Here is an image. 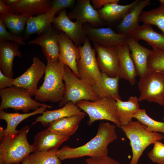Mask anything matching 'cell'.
<instances>
[{
  "mask_svg": "<svg viewBox=\"0 0 164 164\" xmlns=\"http://www.w3.org/2000/svg\"><path fill=\"white\" fill-rule=\"evenodd\" d=\"M30 128L26 125L15 135H0V164H20L27 156L35 152L27 139Z\"/></svg>",
  "mask_w": 164,
  "mask_h": 164,
  "instance_id": "cell-3",
  "label": "cell"
},
{
  "mask_svg": "<svg viewBox=\"0 0 164 164\" xmlns=\"http://www.w3.org/2000/svg\"><path fill=\"white\" fill-rule=\"evenodd\" d=\"M90 0H78L74 8L67 14L70 20L75 19L83 24L90 23L93 26H101L105 22L100 19L98 11L95 9Z\"/></svg>",
  "mask_w": 164,
  "mask_h": 164,
  "instance_id": "cell-16",
  "label": "cell"
},
{
  "mask_svg": "<svg viewBox=\"0 0 164 164\" xmlns=\"http://www.w3.org/2000/svg\"><path fill=\"white\" fill-rule=\"evenodd\" d=\"M14 81V79L6 76L0 70V90L12 87Z\"/></svg>",
  "mask_w": 164,
  "mask_h": 164,
  "instance_id": "cell-40",
  "label": "cell"
},
{
  "mask_svg": "<svg viewBox=\"0 0 164 164\" xmlns=\"http://www.w3.org/2000/svg\"><path fill=\"white\" fill-rule=\"evenodd\" d=\"M22 36L15 35L9 32L2 20L0 19V41L15 42L19 45H25L26 42Z\"/></svg>",
  "mask_w": 164,
  "mask_h": 164,
  "instance_id": "cell-37",
  "label": "cell"
},
{
  "mask_svg": "<svg viewBox=\"0 0 164 164\" xmlns=\"http://www.w3.org/2000/svg\"><path fill=\"white\" fill-rule=\"evenodd\" d=\"M19 45L9 41H0V68L6 76L13 79V63L16 56L21 58Z\"/></svg>",
  "mask_w": 164,
  "mask_h": 164,
  "instance_id": "cell-18",
  "label": "cell"
},
{
  "mask_svg": "<svg viewBox=\"0 0 164 164\" xmlns=\"http://www.w3.org/2000/svg\"><path fill=\"white\" fill-rule=\"evenodd\" d=\"M127 36L132 37L138 40L145 41L152 47V50L164 51V36L155 31L151 25L143 23Z\"/></svg>",
  "mask_w": 164,
  "mask_h": 164,
  "instance_id": "cell-23",
  "label": "cell"
},
{
  "mask_svg": "<svg viewBox=\"0 0 164 164\" xmlns=\"http://www.w3.org/2000/svg\"><path fill=\"white\" fill-rule=\"evenodd\" d=\"M87 114L85 112L81 111L75 104L69 101L60 108L53 110H46L41 115L35 119L32 125L40 122L42 125L45 127L52 121L61 118L73 115L86 116Z\"/></svg>",
  "mask_w": 164,
  "mask_h": 164,
  "instance_id": "cell-20",
  "label": "cell"
},
{
  "mask_svg": "<svg viewBox=\"0 0 164 164\" xmlns=\"http://www.w3.org/2000/svg\"><path fill=\"white\" fill-rule=\"evenodd\" d=\"M53 23L54 28L64 32L77 46L84 43L87 37L83 27L84 24L78 21H71L67 16L66 9L58 13Z\"/></svg>",
  "mask_w": 164,
  "mask_h": 164,
  "instance_id": "cell-11",
  "label": "cell"
},
{
  "mask_svg": "<svg viewBox=\"0 0 164 164\" xmlns=\"http://www.w3.org/2000/svg\"><path fill=\"white\" fill-rule=\"evenodd\" d=\"M76 104L87 114V124L91 126L97 120H106L114 123L118 127L121 125L116 112V101L110 98H99L95 101L81 100Z\"/></svg>",
  "mask_w": 164,
  "mask_h": 164,
  "instance_id": "cell-7",
  "label": "cell"
},
{
  "mask_svg": "<svg viewBox=\"0 0 164 164\" xmlns=\"http://www.w3.org/2000/svg\"><path fill=\"white\" fill-rule=\"evenodd\" d=\"M46 108L45 107L42 106L36 111L23 114L9 113L5 112L4 110H0V119L5 121L7 124V126L5 129L2 127H0V135H12L17 134L19 132V130L16 128L21 122L31 116L42 114Z\"/></svg>",
  "mask_w": 164,
  "mask_h": 164,
  "instance_id": "cell-24",
  "label": "cell"
},
{
  "mask_svg": "<svg viewBox=\"0 0 164 164\" xmlns=\"http://www.w3.org/2000/svg\"><path fill=\"white\" fill-rule=\"evenodd\" d=\"M138 121L146 127L147 129L151 132H160L164 134V122L156 121L150 117L146 112L145 109H140L133 116Z\"/></svg>",
  "mask_w": 164,
  "mask_h": 164,
  "instance_id": "cell-34",
  "label": "cell"
},
{
  "mask_svg": "<svg viewBox=\"0 0 164 164\" xmlns=\"http://www.w3.org/2000/svg\"></svg>",
  "mask_w": 164,
  "mask_h": 164,
  "instance_id": "cell-48",
  "label": "cell"
},
{
  "mask_svg": "<svg viewBox=\"0 0 164 164\" xmlns=\"http://www.w3.org/2000/svg\"><path fill=\"white\" fill-rule=\"evenodd\" d=\"M58 150L36 151L29 155L31 164H61L56 155Z\"/></svg>",
  "mask_w": 164,
  "mask_h": 164,
  "instance_id": "cell-33",
  "label": "cell"
},
{
  "mask_svg": "<svg viewBox=\"0 0 164 164\" xmlns=\"http://www.w3.org/2000/svg\"><path fill=\"white\" fill-rule=\"evenodd\" d=\"M85 116L73 115L61 118L50 123L47 129L56 135L70 137L77 130Z\"/></svg>",
  "mask_w": 164,
  "mask_h": 164,
  "instance_id": "cell-28",
  "label": "cell"
},
{
  "mask_svg": "<svg viewBox=\"0 0 164 164\" xmlns=\"http://www.w3.org/2000/svg\"><path fill=\"white\" fill-rule=\"evenodd\" d=\"M116 101V112L121 125H127L132 121L133 115L140 109L138 98L136 96H131L128 101Z\"/></svg>",
  "mask_w": 164,
  "mask_h": 164,
  "instance_id": "cell-30",
  "label": "cell"
},
{
  "mask_svg": "<svg viewBox=\"0 0 164 164\" xmlns=\"http://www.w3.org/2000/svg\"><path fill=\"white\" fill-rule=\"evenodd\" d=\"M60 31L51 25L37 37L29 41L28 44L40 46L47 61H58L60 51L59 38Z\"/></svg>",
  "mask_w": 164,
  "mask_h": 164,
  "instance_id": "cell-12",
  "label": "cell"
},
{
  "mask_svg": "<svg viewBox=\"0 0 164 164\" xmlns=\"http://www.w3.org/2000/svg\"><path fill=\"white\" fill-rule=\"evenodd\" d=\"M83 27L90 41L102 46L118 47L126 44L127 36L116 33L109 27L96 28L86 23Z\"/></svg>",
  "mask_w": 164,
  "mask_h": 164,
  "instance_id": "cell-10",
  "label": "cell"
},
{
  "mask_svg": "<svg viewBox=\"0 0 164 164\" xmlns=\"http://www.w3.org/2000/svg\"><path fill=\"white\" fill-rule=\"evenodd\" d=\"M139 101L146 100L164 106V72L149 70L140 77Z\"/></svg>",
  "mask_w": 164,
  "mask_h": 164,
  "instance_id": "cell-9",
  "label": "cell"
},
{
  "mask_svg": "<svg viewBox=\"0 0 164 164\" xmlns=\"http://www.w3.org/2000/svg\"><path fill=\"white\" fill-rule=\"evenodd\" d=\"M11 164H16V163H12Z\"/></svg>",
  "mask_w": 164,
  "mask_h": 164,
  "instance_id": "cell-47",
  "label": "cell"
},
{
  "mask_svg": "<svg viewBox=\"0 0 164 164\" xmlns=\"http://www.w3.org/2000/svg\"><path fill=\"white\" fill-rule=\"evenodd\" d=\"M120 79L118 76L111 77L105 73H101L100 83L91 85L92 89L99 99L110 98L122 100L119 93Z\"/></svg>",
  "mask_w": 164,
  "mask_h": 164,
  "instance_id": "cell-26",
  "label": "cell"
},
{
  "mask_svg": "<svg viewBox=\"0 0 164 164\" xmlns=\"http://www.w3.org/2000/svg\"><path fill=\"white\" fill-rule=\"evenodd\" d=\"M119 0H92V3L94 8L96 9H100L102 6L110 3H118Z\"/></svg>",
  "mask_w": 164,
  "mask_h": 164,
  "instance_id": "cell-41",
  "label": "cell"
},
{
  "mask_svg": "<svg viewBox=\"0 0 164 164\" xmlns=\"http://www.w3.org/2000/svg\"><path fill=\"white\" fill-rule=\"evenodd\" d=\"M120 128L129 139L132 148V157L128 164H138L139 159L147 147L164 139L163 135L148 131L145 125L138 121H132Z\"/></svg>",
  "mask_w": 164,
  "mask_h": 164,
  "instance_id": "cell-4",
  "label": "cell"
},
{
  "mask_svg": "<svg viewBox=\"0 0 164 164\" xmlns=\"http://www.w3.org/2000/svg\"><path fill=\"white\" fill-rule=\"evenodd\" d=\"M163 121H164V117H163Z\"/></svg>",
  "mask_w": 164,
  "mask_h": 164,
  "instance_id": "cell-46",
  "label": "cell"
},
{
  "mask_svg": "<svg viewBox=\"0 0 164 164\" xmlns=\"http://www.w3.org/2000/svg\"><path fill=\"white\" fill-rule=\"evenodd\" d=\"M93 44L97 53L96 60L101 72L111 77L118 76L120 63L117 47H104L94 43Z\"/></svg>",
  "mask_w": 164,
  "mask_h": 164,
  "instance_id": "cell-13",
  "label": "cell"
},
{
  "mask_svg": "<svg viewBox=\"0 0 164 164\" xmlns=\"http://www.w3.org/2000/svg\"><path fill=\"white\" fill-rule=\"evenodd\" d=\"M153 144V149L147 154L149 158L154 163L164 164V144L158 141Z\"/></svg>",
  "mask_w": 164,
  "mask_h": 164,
  "instance_id": "cell-36",
  "label": "cell"
},
{
  "mask_svg": "<svg viewBox=\"0 0 164 164\" xmlns=\"http://www.w3.org/2000/svg\"><path fill=\"white\" fill-rule=\"evenodd\" d=\"M87 164H122L108 155L90 157L85 159Z\"/></svg>",
  "mask_w": 164,
  "mask_h": 164,
  "instance_id": "cell-39",
  "label": "cell"
},
{
  "mask_svg": "<svg viewBox=\"0 0 164 164\" xmlns=\"http://www.w3.org/2000/svg\"><path fill=\"white\" fill-rule=\"evenodd\" d=\"M70 137L55 134L47 129L38 133L32 144L35 151L58 150V148Z\"/></svg>",
  "mask_w": 164,
  "mask_h": 164,
  "instance_id": "cell-22",
  "label": "cell"
},
{
  "mask_svg": "<svg viewBox=\"0 0 164 164\" xmlns=\"http://www.w3.org/2000/svg\"><path fill=\"white\" fill-rule=\"evenodd\" d=\"M30 67L21 75L14 79V86L27 89L32 96L36 92L37 85L45 73L46 66L39 59L34 56Z\"/></svg>",
  "mask_w": 164,
  "mask_h": 164,
  "instance_id": "cell-14",
  "label": "cell"
},
{
  "mask_svg": "<svg viewBox=\"0 0 164 164\" xmlns=\"http://www.w3.org/2000/svg\"><path fill=\"white\" fill-rule=\"evenodd\" d=\"M52 2L50 0H18L15 5L7 7L12 14H23L30 17L51 10Z\"/></svg>",
  "mask_w": 164,
  "mask_h": 164,
  "instance_id": "cell-17",
  "label": "cell"
},
{
  "mask_svg": "<svg viewBox=\"0 0 164 164\" xmlns=\"http://www.w3.org/2000/svg\"><path fill=\"white\" fill-rule=\"evenodd\" d=\"M149 70L164 72V51L152 50L148 59Z\"/></svg>",
  "mask_w": 164,
  "mask_h": 164,
  "instance_id": "cell-35",
  "label": "cell"
},
{
  "mask_svg": "<svg viewBox=\"0 0 164 164\" xmlns=\"http://www.w3.org/2000/svg\"><path fill=\"white\" fill-rule=\"evenodd\" d=\"M138 41L132 37L127 36L126 43L131 52L132 58L138 75L140 77L149 70L148 59L152 50L141 45Z\"/></svg>",
  "mask_w": 164,
  "mask_h": 164,
  "instance_id": "cell-19",
  "label": "cell"
},
{
  "mask_svg": "<svg viewBox=\"0 0 164 164\" xmlns=\"http://www.w3.org/2000/svg\"><path fill=\"white\" fill-rule=\"evenodd\" d=\"M4 4L7 7H10L16 4L18 0H2Z\"/></svg>",
  "mask_w": 164,
  "mask_h": 164,
  "instance_id": "cell-43",
  "label": "cell"
},
{
  "mask_svg": "<svg viewBox=\"0 0 164 164\" xmlns=\"http://www.w3.org/2000/svg\"><path fill=\"white\" fill-rule=\"evenodd\" d=\"M63 81L65 91L62 100L59 102V107H63L71 101L75 104L81 100L95 101L99 98L93 91L91 85L84 82L77 77L70 68L64 65Z\"/></svg>",
  "mask_w": 164,
  "mask_h": 164,
  "instance_id": "cell-6",
  "label": "cell"
},
{
  "mask_svg": "<svg viewBox=\"0 0 164 164\" xmlns=\"http://www.w3.org/2000/svg\"><path fill=\"white\" fill-rule=\"evenodd\" d=\"M115 128L114 125L101 122L97 134L91 140L76 148L64 146L57 150V155L61 161L85 156L96 157L108 155V146L118 138Z\"/></svg>",
  "mask_w": 164,
  "mask_h": 164,
  "instance_id": "cell-1",
  "label": "cell"
},
{
  "mask_svg": "<svg viewBox=\"0 0 164 164\" xmlns=\"http://www.w3.org/2000/svg\"><path fill=\"white\" fill-rule=\"evenodd\" d=\"M78 48L80 56L77 67L80 78L91 85L100 84L101 73L97 64L96 50L92 48L90 40L87 37L84 43Z\"/></svg>",
  "mask_w": 164,
  "mask_h": 164,
  "instance_id": "cell-8",
  "label": "cell"
},
{
  "mask_svg": "<svg viewBox=\"0 0 164 164\" xmlns=\"http://www.w3.org/2000/svg\"><path fill=\"white\" fill-rule=\"evenodd\" d=\"M55 15L51 10L45 13L29 17L23 34L24 40L29 38L32 34L39 35L46 30L53 23Z\"/></svg>",
  "mask_w": 164,
  "mask_h": 164,
  "instance_id": "cell-27",
  "label": "cell"
},
{
  "mask_svg": "<svg viewBox=\"0 0 164 164\" xmlns=\"http://www.w3.org/2000/svg\"><path fill=\"white\" fill-rule=\"evenodd\" d=\"M116 47L119 59L118 76L120 78L125 79L131 85L133 86L135 84L138 73L130 53V49L127 44Z\"/></svg>",
  "mask_w": 164,
  "mask_h": 164,
  "instance_id": "cell-21",
  "label": "cell"
},
{
  "mask_svg": "<svg viewBox=\"0 0 164 164\" xmlns=\"http://www.w3.org/2000/svg\"><path fill=\"white\" fill-rule=\"evenodd\" d=\"M140 0H135L127 5L112 3L104 5L98 11L100 19L105 23H112L121 19L130 12Z\"/></svg>",
  "mask_w": 164,
  "mask_h": 164,
  "instance_id": "cell-25",
  "label": "cell"
},
{
  "mask_svg": "<svg viewBox=\"0 0 164 164\" xmlns=\"http://www.w3.org/2000/svg\"><path fill=\"white\" fill-rule=\"evenodd\" d=\"M64 65L59 60L47 61L43 82L35 95L36 100L42 102H60L64 96Z\"/></svg>",
  "mask_w": 164,
  "mask_h": 164,
  "instance_id": "cell-2",
  "label": "cell"
},
{
  "mask_svg": "<svg viewBox=\"0 0 164 164\" xmlns=\"http://www.w3.org/2000/svg\"><path fill=\"white\" fill-rule=\"evenodd\" d=\"M139 20L144 24L157 26L164 36V4L160 3L158 8L149 11H143Z\"/></svg>",
  "mask_w": 164,
  "mask_h": 164,
  "instance_id": "cell-32",
  "label": "cell"
},
{
  "mask_svg": "<svg viewBox=\"0 0 164 164\" xmlns=\"http://www.w3.org/2000/svg\"><path fill=\"white\" fill-rule=\"evenodd\" d=\"M75 0H54L52 1L51 11L55 14L67 8H71L74 5Z\"/></svg>",
  "mask_w": 164,
  "mask_h": 164,
  "instance_id": "cell-38",
  "label": "cell"
},
{
  "mask_svg": "<svg viewBox=\"0 0 164 164\" xmlns=\"http://www.w3.org/2000/svg\"><path fill=\"white\" fill-rule=\"evenodd\" d=\"M160 3L164 4V0H159Z\"/></svg>",
  "mask_w": 164,
  "mask_h": 164,
  "instance_id": "cell-45",
  "label": "cell"
},
{
  "mask_svg": "<svg viewBox=\"0 0 164 164\" xmlns=\"http://www.w3.org/2000/svg\"><path fill=\"white\" fill-rule=\"evenodd\" d=\"M151 4L150 0H140L137 5L126 15L117 28L120 33L127 36L140 26L139 16L143 9Z\"/></svg>",
  "mask_w": 164,
  "mask_h": 164,
  "instance_id": "cell-29",
  "label": "cell"
},
{
  "mask_svg": "<svg viewBox=\"0 0 164 164\" xmlns=\"http://www.w3.org/2000/svg\"><path fill=\"white\" fill-rule=\"evenodd\" d=\"M9 12L7 7L4 4L2 0H0V14L3 15Z\"/></svg>",
  "mask_w": 164,
  "mask_h": 164,
  "instance_id": "cell-42",
  "label": "cell"
},
{
  "mask_svg": "<svg viewBox=\"0 0 164 164\" xmlns=\"http://www.w3.org/2000/svg\"><path fill=\"white\" fill-rule=\"evenodd\" d=\"M0 110L11 108L15 111L22 110L24 113H27L30 110L36 111L42 106L52 108L50 105L32 99L27 89L15 86L0 90Z\"/></svg>",
  "mask_w": 164,
  "mask_h": 164,
  "instance_id": "cell-5",
  "label": "cell"
},
{
  "mask_svg": "<svg viewBox=\"0 0 164 164\" xmlns=\"http://www.w3.org/2000/svg\"><path fill=\"white\" fill-rule=\"evenodd\" d=\"M60 53L58 60L62 63L68 66L74 74L80 78L77 67V61L80 58L78 47L63 32L60 31L59 38Z\"/></svg>",
  "mask_w": 164,
  "mask_h": 164,
  "instance_id": "cell-15",
  "label": "cell"
},
{
  "mask_svg": "<svg viewBox=\"0 0 164 164\" xmlns=\"http://www.w3.org/2000/svg\"><path fill=\"white\" fill-rule=\"evenodd\" d=\"M29 17L26 15L15 14L10 12L5 14L0 15V19L10 32L21 36L25 31L27 21Z\"/></svg>",
  "mask_w": 164,
  "mask_h": 164,
  "instance_id": "cell-31",
  "label": "cell"
},
{
  "mask_svg": "<svg viewBox=\"0 0 164 164\" xmlns=\"http://www.w3.org/2000/svg\"><path fill=\"white\" fill-rule=\"evenodd\" d=\"M21 164H31L29 160V155L23 160Z\"/></svg>",
  "mask_w": 164,
  "mask_h": 164,
  "instance_id": "cell-44",
  "label": "cell"
}]
</instances>
